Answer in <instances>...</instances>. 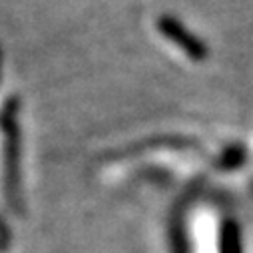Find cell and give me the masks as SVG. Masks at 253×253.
I'll return each mask as SVG.
<instances>
[{
    "instance_id": "1",
    "label": "cell",
    "mask_w": 253,
    "mask_h": 253,
    "mask_svg": "<svg viewBox=\"0 0 253 253\" xmlns=\"http://www.w3.org/2000/svg\"><path fill=\"white\" fill-rule=\"evenodd\" d=\"M160 30L166 34V38H169L173 44H177L189 58L194 60H204L208 56V48L204 42H200L192 32L185 30L175 18L171 16H164L160 20Z\"/></svg>"
},
{
    "instance_id": "2",
    "label": "cell",
    "mask_w": 253,
    "mask_h": 253,
    "mask_svg": "<svg viewBox=\"0 0 253 253\" xmlns=\"http://www.w3.org/2000/svg\"><path fill=\"white\" fill-rule=\"evenodd\" d=\"M223 253H239V237L235 225H227L223 231Z\"/></svg>"
}]
</instances>
